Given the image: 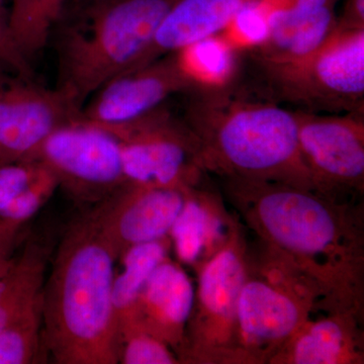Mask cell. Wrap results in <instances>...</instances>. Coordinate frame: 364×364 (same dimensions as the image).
Returning <instances> with one entry per match:
<instances>
[{
  "label": "cell",
  "instance_id": "cell-1",
  "mask_svg": "<svg viewBox=\"0 0 364 364\" xmlns=\"http://www.w3.org/2000/svg\"><path fill=\"white\" fill-rule=\"evenodd\" d=\"M222 179L228 200L263 245L318 284L328 313L360 315L364 245L358 208L282 182Z\"/></svg>",
  "mask_w": 364,
  "mask_h": 364
},
{
  "label": "cell",
  "instance_id": "cell-2",
  "mask_svg": "<svg viewBox=\"0 0 364 364\" xmlns=\"http://www.w3.org/2000/svg\"><path fill=\"white\" fill-rule=\"evenodd\" d=\"M186 93L182 121L195 136L205 171L320 193L299 150L294 111L225 85L203 83Z\"/></svg>",
  "mask_w": 364,
  "mask_h": 364
},
{
  "label": "cell",
  "instance_id": "cell-3",
  "mask_svg": "<svg viewBox=\"0 0 364 364\" xmlns=\"http://www.w3.org/2000/svg\"><path fill=\"white\" fill-rule=\"evenodd\" d=\"M117 261L88 213L64 234L42 291L43 336L53 363H119Z\"/></svg>",
  "mask_w": 364,
  "mask_h": 364
},
{
  "label": "cell",
  "instance_id": "cell-4",
  "mask_svg": "<svg viewBox=\"0 0 364 364\" xmlns=\"http://www.w3.org/2000/svg\"><path fill=\"white\" fill-rule=\"evenodd\" d=\"M176 1L67 0L51 33L57 90L81 111L109 79L143 65L160 23Z\"/></svg>",
  "mask_w": 364,
  "mask_h": 364
},
{
  "label": "cell",
  "instance_id": "cell-5",
  "mask_svg": "<svg viewBox=\"0 0 364 364\" xmlns=\"http://www.w3.org/2000/svg\"><path fill=\"white\" fill-rule=\"evenodd\" d=\"M267 97L318 114H363L364 28L337 26L324 44L287 63L256 61Z\"/></svg>",
  "mask_w": 364,
  "mask_h": 364
},
{
  "label": "cell",
  "instance_id": "cell-6",
  "mask_svg": "<svg viewBox=\"0 0 364 364\" xmlns=\"http://www.w3.org/2000/svg\"><path fill=\"white\" fill-rule=\"evenodd\" d=\"M247 270V246L240 231L198 268V286L181 363H244L238 301Z\"/></svg>",
  "mask_w": 364,
  "mask_h": 364
},
{
  "label": "cell",
  "instance_id": "cell-7",
  "mask_svg": "<svg viewBox=\"0 0 364 364\" xmlns=\"http://www.w3.org/2000/svg\"><path fill=\"white\" fill-rule=\"evenodd\" d=\"M33 159L51 170L75 202L92 207L126 184L119 139L79 114L53 132Z\"/></svg>",
  "mask_w": 364,
  "mask_h": 364
},
{
  "label": "cell",
  "instance_id": "cell-8",
  "mask_svg": "<svg viewBox=\"0 0 364 364\" xmlns=\"http://www.w3.org/2000/svg\"><path fill=\"white\" fill-rule=\"evenodd\" d=\"M121 141L126 184L195 188L203 172L198 143L164 105L126 126L107 128Z\"/></svg>",
  "mask_w": 364,
  "mask_h": 364
},
{
  "label": "cell",
  "instance_id": "cell-9",
  "mask_svg": "<svg viewBox=\"0 0 364 364\" xmlns=\"http://www.w3.org/2000/svg\"><path fill=\"white\" fill-rule=\"evenodd\" d=\"M294 112L299 150L318 191L334 198L363 191L364 114Z\"/></svg>",
  "mask_w": 364,
  "mask_h": 364
},
{
  "label": "cell",
  "instance_id": "cell-10",
  "mask_svg": "<svg viewBox=\"0 0 364 364\" xmlns=\"http://www.w3.org/2000/svg\"><path fill=\"white\" fill-rule=\"evenodd\" d=\"M200 85L178 54L171 53L109 79L88 98L79 116L105 128L126 126Z\"/></svg>",
  "mask_w": 364,
  "mask_h": 364
},
{
  "label": "cell",
  "instance_id": "cell-11",
  "mask_svg": "<svg viewBox=\"0 0 364 364\" xmlns=\"http://www.w3.org/2000/svg\"><path fill=\"white\" fill-rule=\"evenodd\" d=\"M79 112L56 87L0 71V164L33 160L46 139Z\"/></svg>",
  "mask_w": 364,
  "mask_h": 364
},
{
  "label": "cell",
  "instance_id": "cell-12",
  "mask_svg": "<svg viewBox=\"0 0 364 364\" xmlns=\"http://www.w3.org/2000/svg\"><path fill=\"white\" fill-rule=\"evenodd\" d=\"M188 189L124 184L88 215L119 258L133 246L167 238Z\"/></svg>",
  "mask_w": 364,
  "mask_h": 364
},
{
  "label": "cell",
  "instance_id": "cell-13",
  "mask_svg": "<svg viewBox=\"0 0 364 364\" xmlns=\"http://www.w3.org/2000/svg\"><path fill=\"white\" fill-rule=\"evenodd\" d=\"M312 313L293 294L248 267L238 301L244 363H270Z\"/></svg>",
  "mask_w": 364,
  "mask_h": 364
},
{
  "label": "cell",
  "instance_id": "cell-14",
  "mask_svg": "<svg viewBox=\"0 0 364 364\" xmlns=\"http://www.w3.org/2000/svg\"><path fill=\"white\" fill-rule=\"evenodd\" d=\"M338 0H286L269 9L267 39L252 48L253 59L265 63H287L318 50L338 26Z\"/></svg>",
  "mask_w": 364,
  "mask_h": 364
},
{
  "label": "cell",
  "instance_id": "cell-15",
  "mask_svg": "<svg viewBox=\"0 0 364 364\" xmlns=\"http://www.w3.org/2000/svg\"><path fill=\"white\" fill-rule=\"evenodd\" d=\"M195 294L188 273L167 257L151 273L131 322L121 328L136 326L149 332L168 344L179 359Z\"/></svg>",
  "mask_w": 364,
  "mask_h": 364
},
{
  "label": "cell",
  "instance_id": "cell-16",
  "mask_svg": "<svg viewBox=\"0 0 364 364\" xmlns=\"http://www.w3.org/2000/svg\"><path fill=\"white\" fill-rule=\"evenodd\" d=\"M239 231L218 198L195 186L188 189L168 237L178 260L198 270Z\"/></svg>",
  "mask_w": 364,
  "mask_h": 364
},
{
  "label": "cell",
  "instance_id": "cell-17",
  "mask_svg": "<svg viewBox=\"0 0 364 364\" xmlns=\"http://www.w3.org/2000/svg\"><path fill=\"white\" fill-rule=\"evenodd\" d=\"M360 315L328 313L308 321L274 356L270 363L355 364L363 360Z\"/></svg>",
  "mask_w": 364,
  "mask_h": 364
},
{
  "label": "cell",
  "instance_id": "cell-18",
  "mask_svg": "<svg viewBox=\"0 0 364 364\" xmlns=\"http://www.w3.org/2000/svg\"><path fill=\"white\" fill-rule=\"evenodd\" d=\"M261 0H177L163 18L145 63L226 30L244 6Z\"/></svg>",
  "mask_w": 364,
  "mask_h": 364
},
{
  "label": "cell",
  "instance_id": "cell-19",
  "mask_svg": "<svg viewBox=\"0 0 364 364\" xmlns=\"http://www.w3.org/2000/svg\"><path fill=\"white\" fill-rule=\"evenodd\" d=\"M59 188L51 170L39 160L0 164V221L26 224Z\"/></svg>",
  "mask_w": 364,
  "mask_h": 364
},
{
  "label": "cell",
  "instance_id": "cell-20",
  "mask_svg": "<svg viewBox=\"0 0 364 364\" xmlns=\"http://www.w3.org/2000/svg\"><path fill=\"white\" fill-rule=\"evenodd\" d=\"M48 261L47 246L36 241H28L16 258L0 296V331L40 303Z\"/></svg>",
  "mask_w": 364,
  "mask_h": 364
},
{
  "label": "cell",
  "instance_id": "cell-21",
  "mask_svg": "<svg viewBox=\"0 0 364 364\" xmlns=\"http://www.w3.org/2000/svg\"><path fill=\"white\" fill-rule=\"evenodd\" d=\"M170 248L171 243L167 237L133 246L117 258L121 269L116 268L112 296L119 329L131 322L143 287L153 270L169 257Z\"/></svg>",
  "mask_w": 364,
  "mask_h": 364
},
{
  "label": "cell",
  "instance_id": "cell-22",
  "mask_svg": "<svg viewBox=\"0 0 364 364\" xmlns=\"http://www.w3.org/2000/svg\"><path fill=\"white\" fill-rule=\"evenodd\" d=\"M67 0H11L7 26L16 50L30 64L49 44Z\"/></svg>",
  "mask_w": 364,
  "mask_h": 364
},
{
  "label": "cell",
  "instance_id": "cell-23",
  "mask_svg": "<svg viewBox=\"0 0 364 364\" xmlns=\"http://www.w3.org/2000/svg\"><path fill=\"white\" fill-rule=\"evenodd\" d=\"M47 360L41 299L32 310L0 331V364L45 363Z\"/></svg>",
  "mask_w": 364,
  "mask_h": 364
},
{
  "label": "cell",
  "instance_id": "cell-24",
  "mask_svg": "<svg viewBox=\"0 0 364 364\" xmlns=\"http://www.w3.org/2000/svg\"><path fill=\"white\" fill-rule=\"evenodd\" d=\"M178 54L186 70L200 82L225 85L231 79L235 67L233 45L215 35L189 46Z\"/></svg>",
  "mask_w": 364,
  "mask_h": 364
},
{
  "label": "cell",
  "instance_id": "cell-25",
  "mask_svg": "<svg viewBox=\"0 0 364 364\" xmlns=\"http://www.w3.org/2000/svg\"><path fill=\"white\" fill-rule=\"evenodd\" d=\"M119 363L176 364L181 361L161 339L136 326H127L119 331Z\"/></svg>",
  "mask_w": 364,
  "mask_h": 364
},
{
  "label": "cell",
  "instance_id": "cell-26",
  "mask_svg": "<svg viewBox=\"0 0 364 364\" xmlns=\"http://www.w3.org/2000/svg\"><path fill=\"white\" fill-rule=\"evenodd\" d=\"M269 6L265 0L244 6L235 16L231 25L239 37L251 48H256L267 39L269 31Z\"/></svg>",
  "mask_w": 364,
  "mask_h": 364
},
{
  "label": "cell",
  "instance_id": "cell-27",
  "mask_svg": "<svg viewBox=\"0 0 364 364\" xmlns=\"http://www.w3.org/2000/svg\"><path fill=\"white\" fill-rule=\"evenodd\" d=\"M0 66L6 67L9 71L20 75L32 77V68L26 63L20 53L16 50L9 26H7V11L0 7Z\"/></svg>",
  "mask_w": 364,
  "mask_h": 364
},
{
  "label": "cell",
  "instance_id": "cell-28",
  "mask_svg": "<svg viewBox=\"0 0 364 364\" xmlns=\"http://www.w3.org/2000/svg\"><path fill=\"white\" fill-rule=\"evenodd\" d=\"M26 224L11 221H0V257H13L14 248L18 246L23 230Z\"/></svg>",
  "mask_w": 364,
  "mask_h": 364
},
{
  "label": "cell",
  "instance_id": "cell-29",
  "mask_svg": "<svg viewBox=\"0 0 364 364\" xmlns=\"http://www.w3.org/2000/svg\"><path fill=\"white\" fill-rule=\"evenodd\" d=\"M16 257H0V279L6 275L13 268Z\"/></svg>",
  "mask_w": 364,
  "mask_h": 364
},
{
  "label": "cell",
  "instance_id": "cell-30",
  "mask_svg": "<svg viewBox=\"0 0 364 364\" xmlns=\"http://www.w3.org/2000/svg\"><path fill=\"white\" fill-rule=\"evenodd\" d=\"M4 284H6V275L2 279H0V296H1L2 291H4Z\"/></svg>",
  "mask_w": 364,
  "mask_h": 364
},
{
  "label": "cell",
  "instance_id": "cell-31",
  "mask_svg": "<svg viewBox=\"0 0 364 364\" xmlns=\"http://www.w3.org/2000/svg\"><path fill=\"white\" fill-rule=\"evenodd\" d=\"M0 7H1L2 9H4V11H6V6H4V0H0Z\"/></svg>",
  "mask_w": 364,
  "mask_h": 364
}]
</instances>
